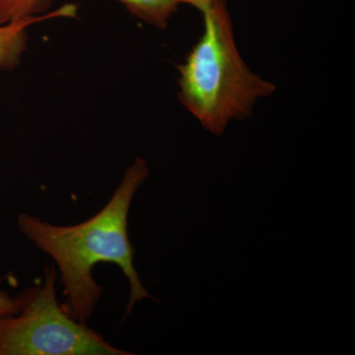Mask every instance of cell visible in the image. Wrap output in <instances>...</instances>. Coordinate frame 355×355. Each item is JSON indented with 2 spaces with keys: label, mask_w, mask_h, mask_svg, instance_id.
Instances as JSON below:
<instances>
[{
  "label": "cell",
  "mask_w": 355,
  "mask_h": 355,
  "mask_svg": "<svg viewBox=\"0 0 355 355\" xmlns=\"http://www.w3.org/2000/svg\"><path fill=\"white\" fill-rule=\"evenodd\" d=\"M20 295L11 296L4 291H0V318L16 314L20 308Z\"/></svg>",
  "instance_id": "52a82bcc"
},
{
  "label": "cell",
  "mask_w": 355,
  "mask_h": 355,
  "mask_svg": "<svg viewBox=\"0 0 355 355\" xmlns=\"http://www.w3.org/2000/svg\"><path fill=\"white\" fill-rule=\"evenodd\" d=\"M202 15V36L178 67V95L202 128L219 137L231 121L249 118L257 102L277 87L252 71L240 55L228 0H214Z\"/></svg>",
  "instance_id": "7a4b0ae2"
},
{
  "label": "cell",
  "mask_w": 355,
  "mask_h": 355,
  "mask_svg": "<svg viewBox=\"0 0 355 355\" xmlns=\"http://www.w3.org/2000/svg\"><path fill=\"white\" fill-rule=\"evenodd\" d=\"M51 6V0H0V24L43 15Z\"/></svg>",
  "instance_id": "8992f818"
},
{
  "label": "cell",
  "mask_w": 355,
  "mask_h": 355,
  "mask_svg": "<svg viewBox=\"0 0 355 355\" xmlns=\"http://www.w3.org/2000/svg\"><path fill=\"white\" fill-rule=\"evenodd\" d=\"M148 175L146 161L135 159L109 202L94 216L76 225H53L28 214L18 217L21 232L58 263L69 297L65 308L77 321L85 323L101 297L102 287L92 277L93 268L100 263L118 266L130 282L125 316L137 301L153 298L133 266L135 250L128 234L132 198Z\"/></svg>",
  "instance_id": "6da1fadb"
},
{
  "label": "cell",
  "mask_w": 355,
  "mask_h": 355,
  "mask_svg": "<svg viewBox=\"0 0 355 355\" xmlns=\"http://www.w3.org/2000/svg\"><path fill=\"white\" fill-rule=\"evenodd\" d=\"M178 4H188L197 8L200 12H205L214 0H176Z\"/></svg>",
  "instance_id": "ba28073f"
},
{
  "label": "cell",
  "mask_w": 355,
  "mask_h": 355,
  "mask_svg": "<svg viewBox=\"0 0 355 355\" xmlns=\"http://www.w3.org/2000/svg\"><path fill=\"white\" fill-rule=\"evenodd\" d=\"M55 268L43 286L26 289L16 314L0 318V355H128L77 321L55 295Z\"/></svg>",
  "instance_id": "3957f363"
},
{
  "label": "cell",
  "mask_w": 355,
  "mask_h": 355,
  "mask_svg": "<svg viewBox=\"0 0 355 355\" xmlns=\"http://www.w3.org/2000/svg\"><path fill=\"white\" fill-rule=\"evenodd\" d=\"M125 6L128 12L135 17L155 26L159 29H165L170 18L176 12V0H116Z\"/></svg>",
  "instance_id": "5b68a950"
},
{
  "label": "cell",
  "mask_w": 355,
  "mask_h": 355,
  "mask_svg": "<svg viewBox=\"0 0 355 355\" xmlns=\"http://www.w3.org/2000/svg\"><path fill=\"white\" fill-rule=\"evenodd\" d=\"M77 7L65 4L58 10L0 24V69L13 70L20 64L28 44V28L35 23L57 17H76Z\"/></svg>",
  "instance_id": "277c9868"
}]
</instances>
